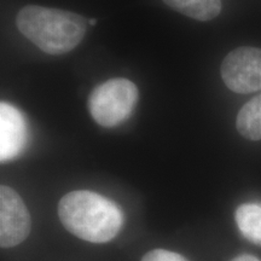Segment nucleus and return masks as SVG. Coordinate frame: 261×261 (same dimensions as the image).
I'll return each instance as SVG.
<instances>
[{
  "instance_id": "1",
  "label": "nucleus",
  "mask_w": 261,
  "mask_h": 261,
  "mask_svg": "<svg viewBox=\"0 0 261 261\" xmlns=\"http://www.w3.org/2000/svg\"><path fill=\"white\" fill-rule=\"evenodd\" d=\"M63 226L80 240L107 243L121 230L122 212L104 196L93 191H70L58 203Z\"/></svg>"
},
{
  "instance_id": "2",
  "label": "nucleus",
  "mask_w": 261,
  "mask_h": 261,
  "mask_svg": "<svg viewBox=\"0 0 261 261\" xmlns=\"http://www.w3.org/2000/svg\"><path fill=\"white\" fill-rule=\"evenodd\" d=\"M16 25L42 52L58 56L74 50L83 41L87 21L71 11L28 5L19 10Z\"/></svg>"
},
{
  "instance_id": "3",
  "label": "nucleus",
  "mask_w": 261,
  "mask_h": 261,
  "mask_svg": "<svg viewBox=\"0 0 261 261\" xmlns=\"http://www.w3.org/2000/svg\"><path fill=\"white\" fill-rule=\"evenodd\" d=\"M138 99L139 91L135 83L123 77H114L99 84L91 92L90 114L98 125L112 128L132 115Z\"/></svg>"
},
{
  "instance_id": "4",
  "label": "nucleus",
  "mask_w": 261,
  "mask_h": 261,
  "mask_svg": "<svg viewBox=\"0 0 261 261\" xmlns=\"http://www.w3.org/2000/svg\"><path fill=\"white\" fill-rule=\"evenodd\" d=\"M228 90L240 94L261 90V48L241 46L226 55L220 67Z\"/></svg>"
},
{
  "instance_id": "5",
  "label": "nucleus",
  "mask_w": 261,
  "mask_h": 261,
  "mask_svg": "<svg viewBox=\"0 0 261 261\" xmlns=\"http://www.w3.org/2000/svg\"><path fill=\"white\" fill-rule=\"evenodd\" d=\"M32 219L23 200L14 189L0 187V246L12 248L31 233Z\"/></svg>"
},
{
  "instance_id": "6",
  "label": "nucleus",
  "mask_w": 261,
  "mask_h": 261,
  "mask_svg": "<svg viewBox=\"0 0 261 261\" xmlns=\"http://www.w3.org/2000/svg\"><path fill=\"white\" fill-rule=\"evenodd\" d=\"M0 154L2 162H5L15 158L23 148L25 127L21 114L4 102L0 104Z\"/></svg>"
},
{
  "instance_id": "7",
  "label": "nucleus",
  "mask_w": 261,
  "mask_h": 261,
  "mask_svg": "<svg viewBox=\"0 0 261 261\" xmlns=\"http://www.w3.org/2000/svg\"><path fill=\"white\" fill-rule=\"evenodd\" d=\"M179 14L207 22L218 17L221 11V0H162Z\"/></svg>"
},
{
  "instance_id": "8",
  "label": "nucleus",
  "mask_w": 261,
  "mask_h": 261,
  "mask_svg": "<svg viewBox=\"0 0 261 261\" xmlns=\"http://www.w3.org/2000/svg\"><path fill=\"white\" fill-rule=\"evenodd\" d=\"M238 133L249 140H261V93L253 97L237 114Z\"/></svg>"
},
{
  "instance_id": "9",
  "label": "nucleus",
  "mask_w": 261,
  "mask_h": 261,
  "mask_svg": "<svg viewBox=\"0 0 261 261\" xmlns=\"http://www.w3.org/2000/svg\"><path fill=\"white\" fill-rule=\"evenodd\" d=\"M236 224L250 242L261 246V204L244 203L237 208Z\"/></svg>"
},
{
  "instance_id": "10",
  "label": "nucleus",
  "mask_w": 261,
  "mask_h": 261,
  "mask_svg": "<svg viewBox=\"0 0 261 261\" xmlns=\"http://www.w3.org/2000/svg\"><path fill=\"white\" fill-rule=\"evenodd\" d=\"M142 261H188L180 254L166 249L150 250L143 256Z\"/></svg>"
},
{
  "instance_id": "11",
  "label": "nucleus",
  "mask_w": 261,
  "mask_h": 261,
  "mask_svg": "<svg viewBox=\"0 0 261 261\" xmlns=\"http://www.w3.org/2000/svg\"><path fill=\"white\" fill-rule=\"evenodd\" d=\"M232 261H260L257 257L253 256V255H241V256H237L234 257V259Z\"/></svg>"
},
{
  "instance_id": "12",
  "label": "nucleus",
  "mask_w": 261,
  "mask_h": 261,
  "mask_svg": "<svg viewBox=\"0 0 261 261\" xmlns=\"http://www.w3.org/2000/svg\"><path fill=\"white\" fill-rule=\"evenodd\" d=\"M96 23H97V19H90V21H89L90 25H94Z\"/></svg>"
}]
</instances>
